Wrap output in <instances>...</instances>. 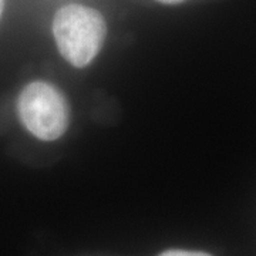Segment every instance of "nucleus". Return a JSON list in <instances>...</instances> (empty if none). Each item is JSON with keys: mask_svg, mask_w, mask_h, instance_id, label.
Returning a JSON list of instances; mask_svg holds the SVG:
<instances>
[{"mask_svg": "<svg viewBox=\"0 0 256 256\" xmlns=\"http://www.w3.org/2000/svg\"><path fill=\"white\" fill-rule=\"evenodd\" d=\"M3 9H4V0H0V18H2Z\"/></svg>", "mask_w": 256, "mask_h": 256, "instance_id": "5", "label": "nucleus"}, {"mask_svg": "<svg viewBox=\"0 0 256 256\" xmlns=\"http://www.w3.org/2000/svg\"><path fill=\"white\" fill-rule=\"evenodd\" d=\"M53 34L60 54L72 66L82 68L100 53L107 26L100 12L82 4H68L56 13Z\"/></svg>", "mask_w": 256, "mask_h": 256, "instance_id": "1", "label": "nucleus"}, {"mask_svg": "<svg viewBox=\"0 0 256 256\" xmlns=\"http://www.w3.org/2000/svg\"><path fill=\"white\" fill-rule=\"evenodd\" d=\"M158 256H212L205 252H194V250H181V249H170Z\"/></svg>", "mask_w": 256, "mask_h": 256, "instance_id": "3", "label": "nucleus"}, {"mask_svg": "<svg viewBox=\"0 0 256 256\" xmlns=\"http://www.w3.org/2000/svg\"><path fill=\"white\" fill-rule=\"evenodd\" d=\"M160 3H164V4H178V3H182L185 0H156Z\"/></svg>", "mask_w": 256, "mask_h": 256, "instance_id": "4", "label": "nucleus"}, {"mask_svg": "<svg viewBox=\"0 0 256 256\" xmlns=\"http://www.w3.org/2000/svg\"><path fill=\"white\" fill-rule=\"evenodd\" d=\"M20 121L38 140L54 141L66 132L70 122L67 101L54 86L30 82L18 100Z\"/></svg>", "mask_w": 256, "mask_h": 256, "instance_id": "2", "label": "nucleus"}]
</instances>
